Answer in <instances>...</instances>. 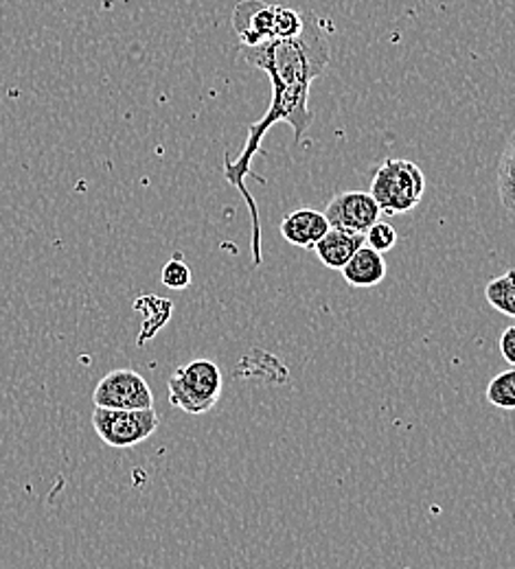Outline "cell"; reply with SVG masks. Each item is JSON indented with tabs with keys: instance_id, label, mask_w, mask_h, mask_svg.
I'll use <instances>...</instances> for the list:
<instances>
[{
	"instance_id": "6da1fadb",
	"label": "cell",
	"mask_w": 515,
	"mask_h": 569,
	"mask_svg": "<svg viewBox=\"0 0 515 569\" xmlns=\"http://www.w3.org/2000/svg\"><path fill=\"white\" fill-rule=\"evenodd\" d=\"M244 58L250 67L261 69L270 77L273 99L266 114L248 128V139L235 160L226 158L224 176L241 198L252 219V261L261 266V223L255 198L246 189L244 180L252 167L255 156L261 151V141L277 123H288L295 130V141H303L314 123L309 110V88L314 79L327 71L331 62V44L320 27V20L311 11H303V29L293 38L270 40L257 47H244Z\"/></svg>"
},
{
	"instance_id": "7a4b0ae2",
	"label": "cell",
	"mask_w": 515,
	"mask_h": 569,
	"mask_svg": "<svg viewBox=\"0 0 515 569\" xmlns=\"http://www.w3.org/2000/svg\"><path fill=\"white\" fill-rule=\"evenodd\" d=\"M232 29L241 47H257L270 40L293 38L303 29V11L288 4L244 0L232 11Z\"/></svg>"
},
{
	"instance_id": "3957f363",
	"label": "cell",
	"mask_w": 515,
	"mask_h": 569,
	"mask_svg": "<svg viewBox=\"0 0 515 569\" xmlns=\"http://www.w3.org/2000/svg\"><path fill=\"white\" fill-rule=\"evenodd\" d=\"M424 193L426 176L422 167L406 158L384 160L370 180V196L384 214H402L417 209Z\"/></svg>"
},
{
	"instance_id": "277c9868",
	"label": "cell",
	"mask_w": 515,
	"mask_h": 569,
	"mask_svg": "<svg viewBox=\"0 0 515 569\" xmlns=\"http://www.w3.org/2000/svg\"><path fill=\"white\" fill-rule=\"evenodd\" d=\"M169 403L187 415H207L220 401L224 375L211 359H194L174 370L167 381Z\"/></svg>"
},
{
	"instance_id": "5b68a950",
	"label": "cell",
	"mask_w": 515,
	"mask_h": 569,
	"mask_svg": "<svg viewBox=\"0 0 515 569\" xmlns=\"http://www.w3.org/2000/svg\"><path fill=\"white\" fill-rule=\"evenodd\" d=\"M92 427L101 442L112 449H132L151 438L158 427L160 417L153 408L146 410H112L95 408Z\"/></svg>"
},
{
	"instance_id": "8992f818",
	"label": "cell",
	"mask_w": 515,
	"mask_h": 569,
	"mask_svg": "<svg viewBox=\"0 0 515 569\" xmlns=\"http://www.w3.org/2000/svg\"><path fill=\"white\" fill-rule=\"evenodd\" d=\"M95 408L146 410L153 408V392L146 377L132 368H119L99 379L92 392Z\"/></svg>"
},
{
	"instance_id": "52a82bcc",
	"label": "cell",
	"mask_w": 515,
	"mask_h": 569,
	"mask_svg": "<svg viewBox=\"0 0 515 569\" xmlns=\"http://www.w3.org/2000/svg\"><path fill=\"white\" fill-rule=\"evenodd\" d=\"M379 207L370 191H343L334 196L325 209L331 228L367 234L368 228L379 219Z\"/></svg>"
},
{
	"instance_id": "ba28073f",
	"label": "cell",
	"mask_w": 515,
	"mask_h": 569,
	"mask_svg": "<svg viewBox=\"0 0 515 569\" xmlns=\"http://www.w3.org/2000/svg\"><path fill=\"white\" fill-rule=\"evenodd\" d=\"M367 243L365 234L358 232H349V230H340V228H329L325 232V237H320L316 241V246L311 248L318 257V261L329 268L340 272L349 259Z\"/></svg>"
},
{
	"instance_id": "9c48e42d",
	"label": "cell",
	"mask_w": 515,
	"mask_h": 569,
	"mask_svg": "<svg viewBox=\"0 0 515 569\" xmlns=\"http://www.w3.org/2000/svg\"><path fill=\"white\" fill-rule=\"evenodd\" d=\"M329 219L314 209H298L281 221V237L296 248H314L329 230Z\"/></svg>"
},
{
	"instance_id": "30bf717a",
	"label": "cell",
	"mask_w": 515,
	"mask_h": 569,
	"mask_svg": "<svg viewBox=\"0 0 515 569\" xmlns=\"http://www.w3.org/2000/svg\"><path fill=\"white\" fill-rule=\"evenodd\" d=\"M343 279L356 289H368L375 284L382 283L386 279V261L384 254L373 250L370 246H363L351 259L349 263L340 270Z\"/></svg>"
},
{
	"instance_id": "8fae6325",
	"label": "cell",
	"mask_w": 515,
	"mask_h": 569,
	"mask_svg": "<svg viewBox=\"0 0 515 569\" xmlns=\"http://www.w3.org/2000/svg\"><path fill=\"white\" fill-rule=\"evenodd\" d=\"M137 311L146 313V322H143V331L139 333V347H143L149 342L160 329H165V325L169 322L171 313H174V305L167 298H158V296H143L135 302Z\"/></svg>"
},
{
	"instance_id": "7c38bea8",
	"label": "cell",
	"mask_w": 515,
	"mask_h": 569,
	"mask_svg": "<svg viewBox=\"0 0 515 569\" xmlns=\"http://www.w3.org/2000/svg\"><path fill=\"white\" fill-rule=\"evenodd\" d=\"M485 298L496 311L515 318V270L492 279L485 287Z\"/></svg>"
},
{
	"instance_id": "4fadbf2b",
	"label": "cell",
	"mask_w": 515,
	"mask_h": 569,
	"mask_svg": "<svg viewBox=\"0 0 515 569\" xmlns=\"http://www.w3.org/2000/svg\"><path fill=\"white\" fill-rule=\"evenodd\" d=\"M498 196L503 207L515 214V134L507 142L498 162Z\"/></svg>"
},
{
	"instance_id": "5bb4252c",
	"label": "cell",
	"mask_w": 515,
	"mask_h": 569,
	"mask_svg": "<svg viewBox=\"0 0 515 569\" xmlns=\"http://www.w3.org/2000/svg\"><path fill=\"white\" fill-rule=\"evenodd\" d=\"M487 401L498 408L515 412V366L496 375L487 386Z\"/></svg>"
},
{
	"instance_id": "9a60e30c",
	"label": "cell",
	"mask_w": 515,
	"mask_h": 569,
	"mask_svg": "<svg viewBox=\"0 0 515 569\" xmlns=\"http://www.w3.org/2000/svg\"><path fill=\"white\" fill-rule=\"evenodd\" d=\"M160 281H162L165 287H169V289L182 291V289H187V287L191 284L194 274H191V268L182 261V257H174V259L162 268Z\"/></svg>"
},
{
	"instance_id": "2e32d148",
	"label": "cell",
	"mask_w": 515,
	"mask_h": 569,
	"mask_svg": "<svg viewBox=\"0 0 515 569\" xmlns=\"http://www.w3.org/2000/svg\"><path fill=\"white\" fill-rule=\"evenodd\" d=\"M365 239H367V246H370L373 250H377V252L384 254V252H388V250L395 248V243H397V230H395L393 223L377 219V221L368 228Z\"/></svg>"
},
{
	"instance_id": "e0dca14e",
	"label": "cell",
	"mask_w": 515,
	"mask_h": 569,
	"mask_svg": "<svg viewBox=\"0 0 515 569\" xmlns=\"http://www.w3.org/2000/svg\"><path fill=\"white\" fill-rule=\"evenodd\" d=\"M501 353L505 357V361L509 366H515V327H509L503 336H501Z\"/></svg>"
}]
</instances>
